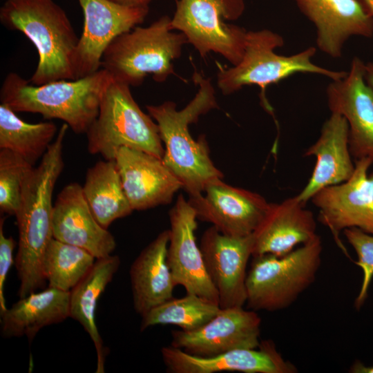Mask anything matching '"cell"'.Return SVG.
I'll return each instance as SVG.
<instances>
[{
    "label": "cell",
    "instance_id": "52a82bcc",
    "mask_svg": "<svg viewBox=\"0 0 373 373\" xmlns=\"http://www.w3.org/2000/svg\"><path fill=\"white\" fill-rule=\"evenodd\" d=\"M133 97L130 86L112 79L102 98L99 113L86 132L88 151L114 160L122 147L137 149L162 159L164 148L155 122Z\"/></svg>",
    "mask_w": 373,
    "mask_h": 373
},
{
    "label": "cell",
    "instance_id": "8d00e7d4",
    "mask_svg": "<svg viewBox=\"0 0 373 373\" xmlns=\"http://www.w3.org/2000/svg\"><path fill=\"white\" fill-rule=\"evenodd\" d=\"M148 1H150L151 0H147Z\"/></svg>",
    "mask_w": 373,
    "mask_h": 373
},
{
    "label": "cell",
    "instance_id": "ba28073f",
    "mask_svg": "<svg viewBox=\"0 0 373 373\" xmlns=\"http://www.w3.org/2000/svg\"><path fill=\"white\" fill-rule=\"evenodd\" d=\"M322 251L318 235L285 255L254 256L246 279L248 308L275 312L290 306L314 282Z\"/></svg>",
    "mask_w": 373,
    "mask_h": 373
},
{
    "label": "cell",
    "instance_id": "836d02e7",
    "mask_svg": "<svg viewBox=\"0 0 373 373\" xmlns=\"http://www.w3.org/2000/svg\"><path fill=\"white\" fill-rule=\"evenodd\" d=\"M353 373H373V365L366 366L360 361L355 362L350 370Z\"/></svg>",
    "mask_w": 373,
    "mask_h": 373
},
{
    "label": "cell",
    "instance_id": "8992f818",
    "mask_svg": "<svg viewBox=\"0 0 373 373\" xmlns=\"http://www.w3.org/2000/svg\"><path fill=\"white\" fill-rule=\"evenodd\" d=\"M284 45L281 35L270 30L247 31L245 52L240 62L230 68L218 65L217 84L223 95L238 91L245 86L261 88L264 106L271 112L265 99L266 88L296 73L323 75L332 81L345 77L347 72L329 70L315 64L316 48L310 46L298 53L278 55L275 49Z\"/></svg>",
    "mask_w": 373,
    "mask_h": 373
},
{
    "label": "cell",
    "instance_id": "1f68e13d",
    "mask_svg": "<svg viewBox=\"0 0 373 373\" xmlns=\"http://www.w3.org/2000/svg\"><path fill=\"white\" fill-rule=\"evenodd\" d=\"M4 218L0 220V313L7 309L4 296V287L7 275L13 263V251L15 241L12 237L5 236Z\"/></svg>",
    "mask_w": 373,
    "mask_h": 373
},
{
    "label": "cell",
    "instance_id": "83f0119b",
    "mask_svg": "<svg viewBox=\"0 0 373 373\" xmlns=\"http://www.w3.org/2000/svg\"><path fill=\"white\" fill-rule=\"evenodd\" d=\"M220 309L219 305L196 294L172 298L142 316L140 331L157 325H175L193 330L205 324Z\"/></svg>",
    "mask_w": 373,
    "mask_h": 373
},
{
    "label": "cell",
    "instance_id": "277c9868",
    "mask_svg": "<svg viewBox=\"0 0 373 373\" xmlns=\"http://www.w3.org/2000/svg\"><path fill=\"white\" fill-rule=\"evenodd\" d=\"M0 19L7 28L23 33L37 48L39 61L30 83L77 79L79 37L65 11L53 0H8L1 8Z\"/></svg>",
    "mask_w": 373,
    "mask_h": 373
},
{
    "label": "cell",
    "instance_id": "e575fe53",
    "mask_svg": "<svg viewBox=\"0 0 373 373\" xmlns=\"http://www.w3.org/2000/svg\"><path fill=\"white\" fill-rule=\"evenodd\" d=\"M365 79L373 89V62L365 63Z\"/></svg>",
    "mask_w": 373,
    "mask_h": 373
},
{
    "label": "cell",
    "instance_id": "2e32d148",
    "mask_svg": "<svg viewBox=\"0 0 373 373\" xmlns=\"http://www.w3.org/2000/svg\"><path fill=\"white\" fill-rule=\"evenodd\" d=\"M365 74V63L353 57L345 77L332 81L326 95L331 113L342 115L347 122L352 157L373 162V89Z\"/></svg>",
    "mask_w": 373,
    "mask_h": 373
},
{
    "label": "cell",
    "instance_id": "3957f363",
    "mask_svg": "<svg viewBox=\"0 0 373 373\" xmlns=\"http://www.w3.org/2000/svg\"><path fill=\"white\" fill-rule=\"evenodd\" d=\"M112 79L104 68L77 79L34 85L16 73L6 77L1 103L15 112L39 113L64 122L77 134L86 133L98 115L104 91Z\"/></svg>",
    "mask_w": 373,
    "mask_h": 373
},
{
    "label": "cell",
    "instance_id": "30bf717a",
    "mask_svg": "<svg viewBox=\"0 0 373 373\" xmlns=\"http://www.w3.org/2000/svg\"><path fill=\"white\" fill-rule=\"evenodd\" d=\"M354 162L347 180L322 189L310 200L318 210V221L345 251L339 239L341 231L356 227L373 234V172L368 174L373 162L367 157Z\"/></svg>",
    "mask_w": 373,
    "mask_h": 373
},
{
    "label": "cell",
    "instance_id": "d590c367",
    "mask_svg": "<svg viewBox=\"0 0 373 373\" xmlns=\"http://www.w3.org/2000/svg\"><path fill=\"white\" fill-rule=\"evenodd\" d=\"M367 13L373 17V0H360Z\"/></svg>",
    "mask_w": 373,
    "mask_h": 373
},
{
    "label": "cell",
    "instance_id": "7a4b0ae2",
    "mask_svg": "<svg viewBox=\"0 0 373 373\" xmlns=\"http://www.w3.org/2000/svg\"><path fill=\"white\" fill-rule=\"evenodd\" d=\"M193 78L199 89L180 111L171 101L146 106L149 115L157 124L164 145L162 161L180 181L189 197L202 193L209 183L224 177L210 157L204 136L195 140L189 133L190 124L218 107L211 80L197 72Z\"/></svg>",
    "mask_w": 373,
    "mask_h": 373
},
{
    "label": "cell",
    "instance_id": "e0dca14e",
    "mask_svg": "<svg viewBox=\"0 0 373 373\" xmlns=\"http://www.w3.org/2000/svg\"><path fill=\"white\" fill-rule=\"evenodd\" d=\"M163 362L169 372L294 373L297 368L285 360L271 340L261 341L259 347L233 350L209 357L189 354L171 345L161 349Z\"/></svg>",
    "mask_w": 373,
    "mask_h": 373
},
{
    "label": "cell",
    "instance_id": "f546056e",
    "mask_svg": "<svg viewBox=\"0 0 373 373\" xmlns=\"http://www.w3.org/2000/svg\"><path fill=\"white\" fill-rule=\"evenodd\" d=\"M33 166L19 154L0 149V210L16 216L20 207L23 185Z\"/></svg>",
    "mask_w": 373,
    "mask_h": 373
},
{
    "label": "cell",
    "instance_id": "484cf974",
    "mask_svg": "<svg viewBox=\"0 0 373 373\" xmlns=\"http://www.w3.org/2000/svg\"><path fill=\"white\" fill-rule=\"evenodd\" d=\"M82 190L95 218L106 229L133 211L115 160H100L88 169Z\"/></svg>",
    "mask_w": 373,
    "mask_h": 373
},
{
    "label": "cell",
    "instance_id": "603a6c76",
    "mask_svg": "<svg viewBox=\"0 0 373 373\" xmlns=\"http://www.w3.org/2000/svg\"><path fill=\"white\" fill-rule=\"evenodd\" d=\"M169 229L162 231L133 262L130 280L133 306L141 316L173 298L176 284L166 261Z\"/></svg>",
    "mask_w": 373,
    "mask_h": 373
},
{
    "label": "cell",
    "instance_id": "9c48e42d",
    "mask_svg": "<svg viewBox=\"0 0 373 373\" xmlns=\"http://www.w3.org/2000/svg\"><path fill=\"white\" fill-rule=\"evenodd\" d=\"M244 10V0H179L171 26L202 57L213 51L235 66L242 59L247 31L225 21L238 19Z\"/></svg>",
    "mask_w": 373,
    "mask_h": 373
},
{
    "label": "cell",
    "instance_id": "7402d4cb",
    "mask_svg": "<svg viewBox=\"0 0 373 373\" xmlns=\"http://www.w3.org/2000/svg\"><path fill=\"white\" fill-rule=\"evenodd\" d=\"M251 236L254 257L285 255L318 234L313 213L294 196L280 203L270 202L266 215Z\"/></svg>",
    "mask_w": 373,
    "mask_h": 373
},
{
    "label": "cell",
    "instance_id": "ac0fdd59",
    "mask_svg": "<svg viewBox=\"0 0 373 373\" xmlns=\"http://www.w3.org/2000/svg\"><path fill=\"white\" fill-rule=\"evenodd\" d=\"M122 186L132 209L142 211L170 203L182 184L162 159L122 147L115 156Z\"/></svg>",
    "mask_w": 373,
    "mask_h": 373
},
{
    "label": "cell",
    "instance_id": "4fadbf2b",
    "mask_svg": "<svg viewBox=\"0 0 373 373\" xmlns=\"http://www.w3.org/2000/svg\"><path fill=\"white\" fill-rule=\"evenodd\" d=\"M170 229L166 261L176 285L219 305L217 291L208 275L195 236L196 213L182 194L169 213Z\"/></svg>",
    "mask_w": 373,
    "mask_h": 373
},
{
    "label": "cell",
    "instance_id": "5b68a950",
    "mask_svg": "<svg viewBox=\"0 0 373 373\" xmlns=\"http://www.w3.org/2000/svg\"><path fill=\"white\" fill-rule=\"evenodd\" d=\"M171 19L163 16L147 27L136 26L116 37L105 50L101 68L129 86H140L151 75L157 82L174 74L173 61L188 43L182 32H175Z\"/></svg>",
    "mask_w": 373,
    "mask_h": 373
},
{
    "label": "cell",
    "instance_id": "f1b7e54d",
    "mask_svg": "<svg viewBox=\"0 0 373 373\" xmlns=\"http://www.w3.org/2000/svg\"><path fill=\"white\" fill-rule=\"evenodd\" d=\"M95 260V257L88 251L52 238L43 262L48 287L70 291L90 271Z\"/></svg>",
    "mask_w": 373,
    "mask_h": 373
},
{
    "label": "cell",
    "instance_id": "44dd1931",
    "mask_svg": "<svg viewBox=\"0 0 373 373\" xmlns=\"http://www.w3.org/2000/svg\"><path fill=\"white\" fill-rule=\"evenodd\" d=\"M305 156L316 157V164L303 189L296 195L306 205L322 189L347 180L355 169L349 144V126L344 117L331 113L325 121L316 141Z\"/></svg>",
    "mask_w": 373,
    "mask_h": 373
},
{
    "label": "cell",
    "instance_id": "cb8c5ba5",
    "mask_svg": "<svg viewBox=\"0 0 373 373\" xmlns=\"http://www.w3.org/2000/svg\"><path fill=\"white\" fill-rule=\"evenodd\" d=\"M70 291L48 287L19 298L10 308L1 312V333L4 338L26 336L31 342L46 326L69 317Z\"/></svg>",
    "mask_w": 373,
    "mask_h": 373
},
{
    "label": "cell",
    "instance_id": "9a60e30c",
    "mask_svg": "<svg viewBox=\"0 0 373 373\" xmlns=\"http://www.w3.org/2000/svg\"><path fill=\"white\" fill-rule=\"evenodd\" d=\"M200 247L220 307H243L247 300V267L252 256L251 234L229 236L211 226L202 235Z\"/></svg>",
    "mask_w": 373,
    "mask_h": 373
},
{
    "label": "cell",
    "instance_id": "d6a6232c",
    "mask_svg": "<svg viewBox=\"0 0 373 373\" xmlns=\"http://www.w3.org/2000/svg\"><path fill=\"white\" fill-rule=\"evenodd\" d=\"M114 3L128 6V7H141L146 6L149 1L147 0H108Z\"/></svg>",
    "mask_w": 373,
    "mask_h": 373
},
{
    "label": "cell",
    "instance_id": "8fae6325",
    "mask_svg": "<svg viewBox=\"0 0 373 373\" xmlns=\"http://www.w3.org/2000/svg\"><path fill=\"white\" fill-rule=\"evenodd\" d=\"M261 318L243 307L220 308L208 322L193 330L172 332L171 345L197 356L209 357L238 349L259 347Z\"/></svg>",
    "mask_w": 373,
    "mask_h": 373
},
{
    "label": "cell",
    "instance_id": "ffe728a7",
    "mask_svg": "<svg viewBox=\"0 0 373 373\" xmlns=\"http://www.w3.org/2000/svg\"><path fill=\"white\" fill-rule=\"evenodd\" d=\"M52 236L88 251L96 259L111 255L116 247L114 236L97 222L77 182L65 186L53 204Z\"/></svg>",
    "mask_w": 373,
    "mask_h": 373
},
{
    "label": "cell",
    "instance_id": "7c38bea8",
    "mask_svg": "<svg viewBox=\"0 0 373 373\" xmlns=\"http://www.w3.org/2000/svg\"><path fill=\"white\" fill-rule=\"evenodd\" d=\"M84 13V28L76 57L77 79L101 68L102 55L119 35L143 22L149 7H128L108 0H78Z\"/></svg>",
    "mask_w": 373,
    "mask_h": 373
},
{
    "label": "cell",
    "instance_id": "5bb4252c",
    "mask_svg": "<svg viewBox=\"0 0 373 373\" xmlns=\"http://www.w3.org/2000/svg\"><path fill=\"white\" fill-rule=\"evenodd\" d=\"M203 193L188 199L198 219L229 236L252 234L270 205L260 194L227 184L222 179L209 183Z\"/></svg>",
    "mask_w": 373,
    "mask_h": 373
},
{
    "label": "cell",
    "instance_id": "4dcf8cb0",
    "mask_svg": "<svg viewBox=\"0 0 373 373\" xmlns=\"http://www.w3.org/2000/svg\"><path fill=\"white\" fill-rule=\"evenodd\" d=\"M343 233L356 253L358 258L355 263L363 271L361 289L354 302L356 308L359 309L367 298L373 278V234L356 227L347 229Z\"/></svg>",
    "mask_w": 373,
    "mask_h": 373
},
{
    "label": "cell",
    "instance_id": "d6986e66",
    "mask_svg": "<svg viewBox=\"0 0 373 373\" xmlns=\"http://www.w3.org/2000/svg\"><path fill=\"white\" fill-rule=\"evenodd\" d=\"M294 1L315 26L318 48L332 58L341 57L351 37H373V17L360 0Z\"/></svg>",
    "mask_w": 373,
    "mask_h": 373
},
{
    "label": "cell",
    "instance_id": "4316f807",
    "mask_svg": "<svg viewBox=\"0 0 373 373\" xmlns=\"http://www.w3.org/2000/svg\"><path fill=\"white\" fill-rule=\"evenodd\" d=\"M57 131L52 122L30 124L8 106L0 104V149L19 154L32 166L44 156Z\"/></svg>",
    "mask_w": 373,
    "mask_h": 373
},
{
    "label": "cell",
    "instance_id": "d4e9b609",
    "mask_svg": "<svg viewBox=\"0 0 373 373\" xmlns=\"http://www.w3.org/2000/svg\"><path fill=\"white\" fill-rule=\"evenodd\" d=\"M120 265L118 256L96 259L86 275L70 291L69 317L79 322L88 334L97 352V373L104 372L107 349L95 323L97 300Z\"/></svg>",
    "mask_w": 373,
    "mask_h": 373
},
{
    "label": "cell",
    "instance_id": "6da1fadb",
    "mask_svg": "<svg viewBox=\"0 0 373 373\" xmlns=\"http://www.w3.org/2000/svg\"><path fill=\"white\" fill-rule=\"evenodd\" d=\"M69 126L64 123L39 164L27 175L17 216L19 231L15 266L23 298L46 285L43 262L52 236V194L64 162L63 147Z\"/></svg>",
    "mask_w": 373,
    "mask_h": 373
}]
</instances>
